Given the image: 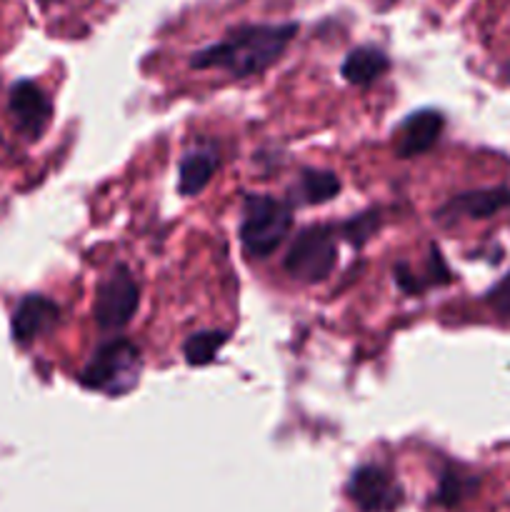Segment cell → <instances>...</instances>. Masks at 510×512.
I'll return each instance as SVG.
<instances>
[{
  "instance_id": "6da1fadb",
  "label": "cell",
  "mask_w": 510,
  "mask_h": 512,
  "mask_svg": "<svg viewBox=\"0 0 510 512\" xmlns=\"http://www.w3.org/2000/svg\"><path fill=\"white\" fill-rule=\"evenodd\" d=\"M298 33L295 23L280 25H238L220 43L198 50L190 58L195 70H225L233 78H250L263 73L285 53Z\"/></svg>"
},
{
  "instance_id": "7a4b0ae2",
  "label": "cell",
  "mask_w": 510,
  "mask_h": 512,
  "mask_svg": "<svg viewBox=\"0 0 510 512\" xmlns=\"http://www.w3.org/2000/svg\"><path fill=\"white\" fill-rule=\"evenodd\" d=\"M143 358L128 338H110L95 348L93 358L80 373V385L105 395H125L138 385Z\"/></svg>"
},
{
  "instance_id": "3957f363",
  "label": "cell",
  "mask_w": 510,
  "mask_h": 512,
  "mask_svg": "<svg viewBox=\"0 0 510 512\" xmlns=\"http://www.w3.org/2000/svg\"><path fill=\"white\" fill-rule=\"evenodd\" d=\"M293 228L290 203L270 195H248L243 203L240 243L250 258H268L283 245Z\"/></svg>"
},
{
  "instance_id": "277c9868",
  "label": "cell",
  "mask_w": 510,
  "mask_h": 512,
  "mask_svg": "<svg viewBox=\"0 0 510 512\" xmlns=\"http://www.w3.org/2000/svg\"><path fill=\"white\" fill-rule=\"evenodd\" d=\"M338 263V230L335 225H310L300 230L285 253L283 268L298 283H323Z\"/></svg>"
},
{
  "instance_id": "5b68a950",
  "label": "cell",
  "mask_w": 510,
  "mask_h": 512,
  "mask_svg": "<svg viewBox=\"0 0 510 512\" xmlns=\"http://www.w3.org/2000/svg\"><path fill=\"white\" fill-rule=\"evenodd\" d=\"M140 305V288L125 265H115L95 290L93 318L103 333H115L135 318Z\"/></svg>"
},
{
  "instance_id": "8992f818",
  "label": "cell",
  "mask_w": 510,
  "mask_h": 512,
  "mask_svg": "<svg viewBox=\"0 0 510 512\" xmlns=\"http://www.w3.org/2000/svg\"><path fill=\"white\" fill-rule=\"evenodd\" d=\"M345 493L360 512H395L403 505V488L398 478L380 465L355 468Z\"/></svg>"
},
{
  "instance_id": "52a82bcc",
  "label": "cell",
  "mask_w": 510,
  "mask_h": 512,
  "mask_svg": "<svg viewBox=\"0 0 510 512\" xmlns=\"http://www.w3.org/2000/svg\"><path fill=\"white\" fill-rule=\"evenodd\" d=\"M10 115L25 140H38L53 118V103L33 80H18L8 95Z\"/></svg>"
},
{
  "instance_id": "ba28073f",
  "label": "cell",
  "mask_w": 510,
  "mask_h": 512,
  "mask_svg": "<svg viewBox=\"0 0 510 512\" xmlns=\"http://www.w3.org/2000/svg\"><path fill=\"white\" fill-rule=\"evenodd\" d=\"M510 205V188H480L468 190V193L453 195L445 205L435 210V220L440 225H453L458 220H483L490 215L500 213L503 208Z\"/></svg>"
},
{
  "instance_id": "9c48e42d",
  "label": "cell",
  "mask_w": 510,
  "mask_h": 512,
  "mask_svg": "<svg viewBox=\"0 0 510 512\" xmlns=\"http://www.w3.org/2000/svg\"><path fill=\"white\" fill-rule=\"evenodd\" d=\"M60 320V308L50 298L38 293L25 295L18 303V308L13 310V320H10V330H13V338L20 345H28L33 340H38L40 335L50 333V330L58 325Z\"/></svg>"
},
{
  "instance_id": "30bf717a",
  "label": "cell",
  "mask_w": 510,
  "mask_h": 512,
  "mask_svg": "<svg viewBox=\"0 0 510 512\" xmlns=\"http://www.w3.org/2000/svg\"><path fill=\"white\" fill-rule=\"evenodd\" d=\"M445 118L438 110H418V113H410L403 120L398 130V140H395V155L403 160L418 158V155L428 153L438 138L443 135Z\"/></svg>"
},
{
  "instance_id": "8fae6325",
  "label": "cell",
  "mask_w": 510,
  "mask_h": 512,
  "mask_svg": "<svg viewBox=\"0 0 510 512\" xmlns=\"http://www.w3.org/2000/svg\"><path fill=\"white\" fill-rule=\"evenodd\" d=\"M343 183L333 170H318V168H305L295 178L293 190H290V208L293 205H320L333 200L340 193Z\"/></svg>"
},
{
  "instance_id": "7c38bea8",
  "label": "cell",
  "mask_w": 510,
  "mask_h": 512,
  "mask_svg": "<svg viewBox=\"0 0 510 512\" xmlns=\"http://www.w3.org/2000/svg\"><path fill=\"white\" fill-rule=\"evenodd\" d=\"M218 153L213 148H198L183 155L178 165V190L185 198H193L205 190L213 173L218 170Z\"/></svg>"
},
{
  "instance_id": "4fadbf2b",
  "label": "cell",
  "mask_w": 510,
  "mask_h": 512,
  "mask_svg": "<svg viewBox=\"0 0 510 512\" xmlns=\"http://www.w3.org/2000/svg\"><path fill=\"white\" fill-rule=\"evenodd\" d=\"M388 68L390 60L383 50L373 48V45H363V48H355L345 55L343 65H340V73H343V78L350 85H370L380 75L388 73Z\"/></svg>"
},
{
  "instance_id": "5bb4252c",
  "label": "cell",
  "mask_w": 510,
  "mask_h": 512,
  "mask_svg": "<svg viewBox=\"0 0 510 512\" xmlns=\"http://www.w3.org/2000/svg\"><path fill=\"white\" fill-rule=\"evenodd\" d=\"M478 485L480 480L475 478V475H470L468 470L448 468L440 475V483L433 500L438 505H443V508H458L460 503H465V500L478 490Z\"/></svg>"
},
{
  "instance_id": "9a60e30c",
  "label": "cell",
  "mask_w": 510,
  "mask_h": 512,
  "mask_svg": "<svg viewBox=\"0 0 510 512\" xmlns=\"http://www.w3.org/2000/svg\"><path fill=\"white\" fill-rule=\"evenodd\" d=\"M225 343H228V333H223V330H200V333H193L185 340L183 355L188 365L203 368V365H210L218 358L220 348Z\"/></svg>"
},
{
  "instance_id": "2e32d148",
  "label": "cell",
  "mask_w": 510,
  "mask_h": 512,
  "mask_svg": "<svg viewBox=\"0 0 510 512\" xmlns=\"http://www.w3.org/2000/svg\"><path fill=\"white\" fill-rule=\"evenodd\" d=\"M378 228H380L378 210H365V213H358L353 215V218L345 220V223H340L335 230H338L350 245L360 248V245H365L370 238H373Z\"/></svg>"
},
{
  "instance_id": "e0dca14e",
  "label": "cell",
  "mask_w": 510,
  "mask_h": 512,
  "mask_svg": "<svg viewBox=\"0 0 510 512\" xmlns=\"http://www.w3.org/2000/svg\"><path fill=\"white\" fill-rule=\"evenodd\" d=\"M485 303L490 305V310H493L498 318L510 320V270L505 273V278H500L498 283L485 293Z\"/></svg>"
},
{
  "instance_id": "ac0fdd59",
  "label": "cell",
  "mask_w": 510,
  "mask_h": 512,
  "mask_svg": "<svg viewBox=\"0 0 510 512\" xmlns=\"http://www.w3.org/2000/svg\"><path fill=\"white\" fill-rule=\"evenodd\" d=\"M508 73H510V68H508Z\"/></svg>"
}]
</instances>
